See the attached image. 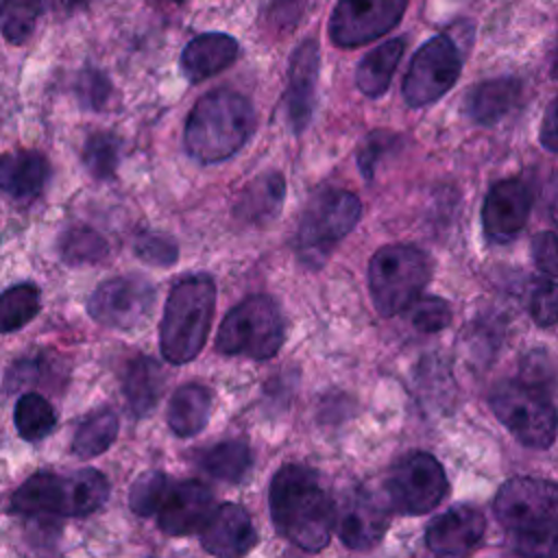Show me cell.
<instances>
[{
    "label": "cell",
    "instance_id": "cell-1",
    "mask_svg": "<svg viewBox=\"0 0 558 558\" xmlns=\"http://www.w3.org/2000/svg\"><path fill=\"white\" fill-rule=\"evenodd\" d=\"M493 510L512 551L523 558H558V484L512 477L497 490Z\"/></svg>",
    "mask_w": 558,
    "mask_h": 558
},
{
    "label": "cell",
    "instance_id": "cell-2",
    "mask_svg": "<svg viewBox=\"0 0 558 558\" xmlns=\"http://www.w3.org/2000/svg\"><path fill=\"white\" fill-rule=\"evenodd\" d=\"M277 532L305 551H320L336 525V506L318 475L303 464H283L268 490Z\"/></svg>",
    "mask_w": 558,
    "mask_h": 558
},
{
    "label": "cell",
    "instance_id": "cell-3",
    "mask_svg": "<svg viewBox=\"0 0 558 558\" xmlns=\"http://www.w3.org/2000/svg\"><path fill=\"white\" fill-rule=\"evenodd\" d=\"M255 111L246 96L233 89L205 94L190 111L183 144L198 163H216L235 155L251 137Z\"/></svg>",
    "mask_w": 558,
    "mask_h": 558
},
{
    "label": "cell",
    "instance_id": "cell-4",
    "mask_svg": "<svg viewBox=\"0 0 558 558\" xmlns=\"http://www.w3.org/2000/svg\"><path fill=\"white\" fill-rule=\"evenodd\" d=\"M214 307L216 286L209 275L196 272L174 283L159 325V347L168 362L185 364L201 353L211 327Z\"/></svg>",
    "mask_w": 558,
    "mask_h": 558
},
{
    "label": "cell",
    "instance_id": "cell-5",
    "mask_svg": "<svg viewBox=\"0 0 558 558\" xmlns=\"http://www.w3.org/2000/svg\"><path fill=\"white\" fill-rule=\"evenodd\" d=\"M432 275L427 255L412 244H386L368 262V288L381 316L405 312Z\"/></svg>",
    "mask_w": 558,
    "mask_h": 558
},
{
    "label": "cell",
    "instance_id": "cell-6",
    "mask_svg": "<svg viewBox=\"0 0 558 558\" xmlns=\"http://www.w3.org/2000/svg\"><path fill=\"white\" fill-rule=\"evenodd\" d=\"M488 405L499 423L525 447L547 449L558 432V412L538 384L527 379L499 381Z\"/></svg>",
    "mask_w": 558,
    "mask_h": 558
},
{
    "label": "cell",
    "instance_id": "cell-7",
    "mask_svg": "<svg viewBox=\"0 0 558 558\" xmlns=\"http://www.w3.org/2000/svg\"><path fill=\"white\" fill-rule=\"evenodd\" d=\"M362 216L360 198L349 190H323L316 194L299 222L294 248L299 259L318 268L331 255L336 244L357 225Z\"/></svg>",
    "mask_w": 558,
    "mask_h": 558
},
{
    "label": "cell",
    "instance_id": "cell-8",
    "mask_svg": "<svg viewBox=\"0 0 558 558\" xmlns=\"http://www.w3.org/2000/svg\"><path fill=\"white\" fill-rule=\"evenodd\" d=\"M286 338V320L268 294L240 301L220 323L216 349L225 355L268 360L277 355Z\"/></svg>",
    "mask_w": 558,
    "mask_h": 558
},
{
    "label": "cell",
    "instance_id": "cell-9",
    "mask_svg": "<svg viewBox=\"0 0 558 558\" xmlns=\"http://www.w3.org/2000/svg\"><path fill=\"white\" fill-rule=\"evenodd\" d=\"M449 482L442 464L427 451H410L399 458L386 477L390 506L401 514H425L447 495Z\"/></svg>",
    "mask_w": 558,
    "mask_h": 558
},
{
    "label": "cell",
    "instance_id": "cell-10",
    "mask_svg": "<svg viewBox=\"0 0 558 558\" xmlns=\"http://www.w3.org/2000/svg\"><path fill=\"white\" fill-rule=\"evenodd\" d=\"M462 57L451 35H436L427 39L416 54L403 78V98L410 107H423L445 96L458 81Z\"/></svg>",
    "mask_w": 558,
    "mask_h": 558
},
{
    "label": "cell",
    "instance_id": "cell-11",
    "mask_svg": "<svg viewBox=\"0 0 558 558\" xmlns=\"http://www.w3.org/2000/svg\"><path fill=\"white\" fill-rule=\"evenodd\" d=\"M155 288L137 275H122L102 281L87 301L89 316L113 329L137 327L153 310Z\"/></svg>",
    "mask_w": 558,
    "mask_h": 558
},
{
    "label": "cell",
    "instance_id": "cell-12",
    "mask_svg": "<svg viewBox=\"0 0 558 558\" xmlns=\"http://www.w3.org/2000/svg\"><path fill=\"white\" fill-rule=\"evenodd\" d=\"M408 0H338L329 17V37L340 48H355L388 33L403 17Z\"/></svg>",
    "mask_w": 558,
    "mask_h": 558
},
{
    "label": "cell",
    "instance_id": "cell-13",
    "mask_svg": "<svg viewBox=\"0 0 558 558\" xmlns=\"http://www.w3.org/2000/svg\"><path fill=\"white\" fill-rule=\"evenodd\" d=\"M320 72V52L316 39H303L288 63V87L283 94L286 120L294 133H303L316 105V83Z\"/></svg>",
    "mask_w": 558,
    "mask_h": 558
},
{
    "label": "cell",
    "instance_id": "cell-14",
    "mask_svg": "<svg viewBox=\"0 0 558 558\" xmlns=\"http://www.w3.org/2000/svg\"><path fill=\"white\" fill-rule=\"evenodd\" d=\"M532 209V190L521 179L495 183L482 205V227L490 242L512 240L527 222Z\"/></svg>",
    "mask_w": 558,
    "mask_h": 558
},
{
    "label": "cell",
    "instance_id": "cell-15",
    "mask_svg": "<svg viewBox=\"0 0 558 558\" xmlns=\"http://www.w3.org/2000/svg\"><path fill=\"white\" fill-rule=\"evenodd\" d=\"M486 530L484 514L466 504L436 514L425 527V543L440 558H464L482 541Z\"/></svg>",
    "mask_w": 558,
    "mask_h": 558
},
{
    "label": "cell",
    "instance_id": "cell-16",
    "mask_svg": "<svg viewBox=\"0 0 558 558\" xmlns=\"http://www.w3.org/2000/svg\"><path fill=\"white\" fill-rule=\"evenodd\" d=\"M216 508L218 506H214V495L205 484L198 480H185L170 486L157 512V523L159 530L168 536H187L201 532Z\"/></svg>",
    "mask_w": 558,
    "mask_h": 558
},
{
    "label": "cell",
    "instance_id": "cell-17",
    "mask_svg": "<svg viewBox=\"0 0 558 558\" xmlns=\"http://www.w3.org/2000/svg\"><path fill=\"white\" fill-rule=\"evenodd\" d=\"M340 541L355 551L375 547L388 530V510L368 490L355 488L344 495L336 512Z\"/></svg>",
    "mask_w": 558,
    "mask_h": 558
},
{
    "label": "cell",
    "instance_id": "cell-18",
    "mask_svg": "<svg viewBox=\"0 0 558 558\" xmlns=\"http://www.w3.org/2000/svg\"><path fill=\"white\" fill-rule=\"evenodd\" d=\"M201 545L216 558H244L257 543L255 525L240 504H220L198 532Z\"/></svg>",
    "mask_w": 558,
    "mask_h": 558
},
{
    "label": "cell",
    "instance_id": "cell-19",
    "mask_svg": "<svg viewBox=\"0 0 558 558\" xmlns=\"http://www.w3.org/2000/svg\"><path fill=\"white\" fill-rule=\"evenodd\" d=\"M238 41L225 33H203L181 52V72L190 83H201L227 70L238 57Z\"/></svg>",
    "mask_w": 558,
    "mask_h": 558
},
{
    "label": "cell",
    "instance_id": "cell-20",
    "mask_svg": "<svg viewBox=\"0 0 558 558\" xmlns=\"http://www.w3.org/2000/svg\"><path fill=\"white\" fill-rule=\"evenodd\" d=\"M50 174L48 159L37 150H13L0 155V190L17 201L37 196Z\"/></svg>",
    "mask_w": 558,
    "mask_h": 558
},
{
    "label": "cell",
    "instance_id": "cell-21",
    "mask_svg": "<svg viewBox=\"0 0 558 558\" xmlns=\"http://www.w3.org/2000/svg\"><path fill=\"white\" fill-rule=\"evenodd\" d=\"M286 198V181L277 170L264 172L246 183L233 205V216L248 225H266L277 218Z\"/></svg>",
    "mask_w": 558,
    "mask_h": 558
},
{
    "label": "cell",
    "instance_id": "cell-22",
    "mask_svg": "<svg viewBox=\"0 0 558 558\" xmlns=\"http://www.w3.org/2000/svg\"><path fill=\"white\" fill-rule=\"evenodd\" d=\"M11 510L26 517H65V477L37 471L11 497Z\"/></svg>",
    "mask_w": 558,
    "mask_h": 558
},
{
    "label": "cell",
    "instance_id": "cell-23",
    "mask_svg": "<svg viewBox=\"0 0 558 558\" xmlns=\"http://www.w3.org/2000/svg\"><path fill=\"white\" fill-rule=\"evenodd\" d=\"M521 83L517 78H493L475 85L464 100L466 116L482 126L499 122L519 102Z\"/></svg>",
    "mask_w": 558,
    "mask_h": 558
},
{
    "label": "cell",
    "instance_id": "cell-24",
    "mask_svg": "<svg viewBox=\"0 0 558 558\" xmlns=\"http://www.w3.org/2000/svg\"><path fill=\"white\" fill-rule=\"evenodd\" d=\"M211 412V392L201 384H185L174 390L168 403V425L181 438L205 429Z\"/></svg>",
    "mask_w": 558,
    "mask_h": 558
},
{
    "label": "cell",
    "instance_id": "cell-25",
    "mask_svg": "<svg viewBox=\"0 0 558 558\" xmlns=\"http://www.w3.org/2000/svg\"><path fill=\"white\" fill-rule=\"evenodd\" d=\"M403 50H405V39L395 37L379 44L371 52H366L355 70L357 89L368 98L381 96L390 85V78L403 57Z\"/></svg>",
    "mask_w": 558,
    "mask_h": 558
},
{
    "label": "cell",
    "instance_id": "cell-26",
    "mask_svg": "<svg viewBox=\"0 0 558 558\" xmlns=\"http://www.w3.org/2000/svg\"><path fill=\"white\" fill-rule=\"evenodd\" d=\"M161 386H163V373H161V366L153 357L140 355L133 362H129V366L124 371L122 390H124L129 410L137 418L153 412V408L159 401Z\"/></svg>",
    "mask_w": 558,
    "mask_h": 558
},
{
    "label": "cell",
    "instance_id": "cell-27",
    "mask_svg": "<svg viewBox=\"0 0 558 558\" xmlns=\"http://www.w3.org/2000/svg\"><path fill=\"white\" fill-rule=\"evenodd\" d=\"M109 497V482L96 469H83L65 477V517L96 512Z\"/></svg>",
    "mask_w": 558,
    "mask_h": 558
},
{
    "label": "cell",
    "instance_id": "cell-28",
    "mask_svg": "<svg viewBox=\"0 0 558 558\" xmlns=\"http://www.w3.org/2000/svg\"><path fill=\"white\" fill-rule=\"evenodd\" d=\"M253 456L246 442L242 440H227L220 445H214L211 449L205 451L201 464L203 469L222 482H240L248 469H251Z\"/></svg>",
    "mask_w": 558,
    "mask_h": 558
},
{
    "label": "cell",
    "instance_id": "cell-29",
    "mask_svg": "<svg viewBox=\"0 0 558 558\" xmlns=\"http://www.w3.org/2000/svg\"><path fill=\"white\" fill-rule=\"evenodd\" d=\"M41 307V292L33 283H17L0 294V333L31 323Z\"/></svg>",
    "mask_w": 558,
    "mask_h": 558
},
{
    "label": "cell",
    "instance_id": "cell-30",
    "mask_svg": "<svg viewBox=\"0 0 558 558\" xmlns=\"http://www.w3.org/2000/svg\"><path fill=\"white\" fill-rule=\"evenodd\" d=\"M118 434V416L111 410H100L85 418L72 440V453L81 458H92L102 453Z\"/></svg>",
    "mask_w": 558,
    "mask_h": 558
},
{
    "label": "cell",
    "instance_id": "cell-31",
    "mask_svg": "<svg viewBox=\"0 0 558 558\" xmlns=\"http://www.w3.org/2000/svg\"><path fill=\"white\" fill-rule=\"evenodd\" d=\"M57 425L50 401L37 392H26L15 403V427L24 440H41Z\"/></svg>",
    "mask_w": 558,
    "mask_h": 558
},
{
    "label": "cell",
    "instance_id": "cell-32",
    "mask_svg": "<svg viewBox=\"0 0 558 558\" xmlns=\"http://www.w3.org/2000/svg\"><path fill=\"white\" fill-rule=\"evenodd\" d=\"M107 242L105 238L83 225H76L68 231H63L59 240V255L65 264L70 266H81V264H94L107 257Z\"/></svg>",
    "mask_w": 558,
    "mask_h": 558
},
{
    "label": "cell",
    "instance_id": "cell-33",
    "mask_svg": "<svg viewBox=\"0 0 558 558\" xmlns=\"http://www.w3.org/2000/svg\"><path fill=\"white\" fill-rule=\"evenodd\" d=\"M120 159V142L109 131H96L87 137L83 146V163L87 172L98 179L107 181L116 174Z\"/></svg>",
    "mask_w": 558,
    "mask_h": 558
},
{
    "label": "cell",
    "instance_id": "cell-34",
    "mask_svg": "<svg viewBox=\"0 0 558 558\" xmlns=\"http://www.w3.org/2000/svg\"><path fill=\"white\" fill-rule=\"evenodd\" d=\"M39 15V0H0V35L9 44L31 37Z\"/></svg>",
    "mask_w": 558,
    "mask_h": 558
},
{
    "label": "cell",
    "instance_id": "cell-35",
    "mask_svg": "<svg viewBox=\"0 0 558 558\" xmlns=\"http://www.w3.org/2000/svg\"><path fill=\"white\" fill-rule=\"evenodd\" d=\"M172 482L168 475L159 473V471H148L144 475H140L129 490V506L135 514L140 517H150L157 514L168 490H170Z\"/></svg>",
    "mask_w": 558,
    "mask_h": 558
},
{
    "label": "cell",
    "instance_id": "cell-36",
    "mask_svg": "<svg viewBox=\"0 0 558 558\" xmlns=\"http://www.w3.org/2000/svg\"><path fill=\"white\" fill-rule=\"evenodd\" d=\"M410 323L425 333L445 329L451 323V307L438 296H418L410 307Z\"/></svg>",
    "mask_w": 558,
    "mask_h": 558
},
{
    "label": "cell",
    "instance_id": "cell-37",
    "mask_svg": "<svg viewBox=\"0 0 558 558\" xmlns=\"http://www.w3.org/2000/svg\"><path fill=\"white\" fill-rule=\"evenodd\" d=\"M133 248H135V255L144 264L157 266V268L172 266L179 259V246L166 233H155V231L142 233V235H137Z\"/></svg>",
    "mask_w": 558,
    "mask_h": 558
},
{
    "label": "cell",
    "instance_id": "cell-38",
    "mask_svg": "<svg viewBox=\"0 0 558 558\" xmlns=\"http://www.w3.org/2000/svg\"><path fill=\"white\" fill-rule=\"evenodd\" d=\"M399 144V137L390 131H373L371 135L364 137L360 150H357V166L364 179H373L377 166L381 163V159L392 153Z\"/></svg>",
    "mask_w": 558,
    "mask_h": 558
},
{
    "label": "cell",
    "instance_id": "cell-39",
    "mask_svg": "<svg viewBox=\"0 0 558 558\" xmlns=\"http://www.w3.org/2000/svg\"><path fill=\"white\" fill-rule=\"evenodd\" d=\"M530 316L538 327H551L558 323V283L536 281L530 292Z\"/></svg>",
    "mask_w": 558,
    "mask_h": 558
},
{
    "label": "cell",
    "instance_id": "cell-40",
    "mask_svg": "<svg viewBox=\"0 0 558 558\" xmlns=\"http://www.w3.org/2000/svg\"><path fill=\"white\" fill-rule=\"evenodd\" d=\"M76 92H78V100L87 109H100L111 94V83L107 81V76L102 72L85 70L78 74Z\"/></svg>",
    "mask_w": 558,
    "mask_h": 558
},
{
    "label": "cell",
    "instance_id": "cell-41",
    "mask_svg": "<svg viewBox=\"0 0 558 558\" xmlns=\"http://www.w3.org/2000/svg\"><path fill=\"white\" fill-rule=\"evenodd\" d=\"M532 257L541 270L558 277V233L556 231L538 233L532 240Z\"/></svg>",
    "mask_w": 558,
    "mask_h": 558
},
{
    "label": "cell",
    "instance_id": "cell-42",
    "mask_svg": "<svg viewBox=\"0 0 558 558\" xmlns=\"http://www.w3.org/2000/svg\"><path fill=\"white\" fill-rule=\"evenodd\" d=\"M538 140H541V144L549 153L558 155V96L549 102V107H547V111L543 116Z\"/></svg>",
    "mask_w": 558,
    "mask_h": 558
},
{
    "label": "cell",
    "instance_id": "cell-43",
    "mask_svg": "<svg viewBox=\"0 0 558 558\" xmlns=\"http://www.w3.org/2000/svg\"><path fill=\"white\" fill-rule=\"evenodd\" d=\"M545 203H547L549 218L558 227V172L551 174V179H549V183L545 187Z\"/></svg>",
    "mask_w": 558,
    "mask_h": 558
},
{
    "label": "cell",
    "instance_id": "cell-44",
    "mask_svg": "<svg viewBox=\"0 0 558 558\" xmlns=\"http://www.w3.org/2000/svg\"><path fill=\"white\" fill-rule=\"evenodd\" d=\"M63 9H74L76 4H81V2H85V0H57Z\"/></svg>",
    "mask_w": 558,
    "mask_h": 558
},
{
    "label": "cell",
    "instance_id": "cell-45",
    "mask_svg": "<svg viewBox=\"0 0 558 558\" xmlns=\"http://www.w3.org/2000/svg\"><path fill=\"white\" fill-rule=\"evenodd\" d=\"M551 74L558 78V50L554 54V61H551Z\"/></svg>",
    "mask_w": 558,
    "mask_h": 558
}]
</instances>
